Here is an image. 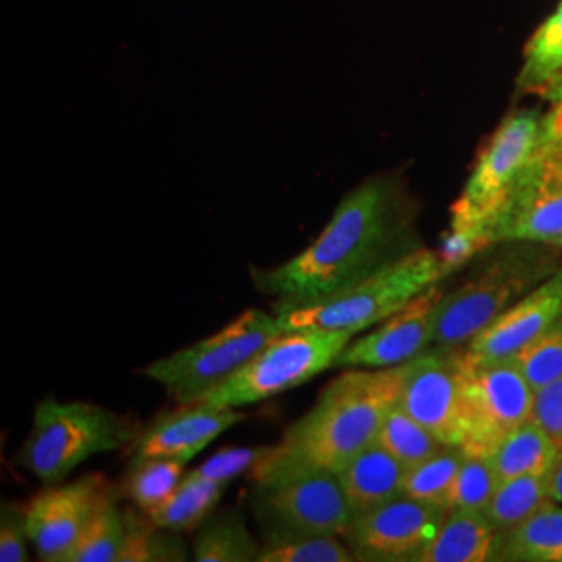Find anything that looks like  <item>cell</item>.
<instances>
[{
    "instance_id": "1",
    "label": "cell",
    "mask_w": 562,
    "mask_h": 562,
    "mask_svg": "<svg viewBox=\"0 0 562 562\" xmlns=\"http://www.w3.org/2000/svg\"><path fill=\"white\" fill-rule=\"evenodd\" d=\"M415 248L396 186L371 178L341 199L322 234L296 257L252 271V278L280 313L325 301Z\"/></svg>"
},
{
    "instance_id": "2",
    "label": "cell",
    "mask_w": 562,
    "mask_h": 562,
    "mask_svg": "<svg viewBox=\"0 0 562 562\" xmlns=\"http://www.w3.org/2000/svg\"><path fill=\"white\" fill-rule=\"evenodd\" d=\"M406 362L383 369H348L319 394L313 408L269 446L250 471L255 483H278L311 471L340 473L378 442L385 417L398 406Z\"/></svg>"
},
{
    "instance_id": "3",
    "label": "cell",
    "mask_w": 562,
    "mask_h": 562,
    "mask_svg": "<svg viewBox=\"0 0 562 562\" xmlns=\"http://www.w3.org/2000/svg\"><path fill=\"white\" fill-rule=\"evenodd\" d=\"M548 248L552 246L538 241H506L503 250L469 280L446 292L436 311L431 346L436 350H459L548 280L561 267Z\"/></svg>"
},
{
    "instance_id": "4",
    "label": "cell",
    "mask_w": 562,
    "mask_h": 562,
    "mask_svg": "<svg viewBox=\"0 0 562 562\" xmlns=\"http://www.w3.org/2000/svg\"><path fill=\"white\" fill-rule=\"evenodd\" d=\"M443 278L440 255L419 246L325 301L280 311L276 315L281 329L325 327L357 336L367 327L380 325L396 315Z\"/></svg>"
},
{
    "instance_id": "5",
    "label": "cell",
    "mask_w": 562,
    "mask_h": 562,
    "mask_svg": "<svg viewBox=\"0 0 562 562\" xmlns=\"http://www.w3.org/2000/svg\"><path fill=\"white\" fill-rule=\"evenodd\" d=\"M136 438V425L92 402H38L18 462L44 485H57L80 464L121 450Z\"/></svg>"
},
{
    "instance_id": "6",
    "label": "cell",
    "mask_w": 562,
    "mask_h": 562,
    "mask_svg": "<svg viewBox=\"0 0 562 562\" xmlns=\"http://www.w3.org/2000/svg\"><path fill=\"white\" fill-rule=\"evenodd\" d=\"M280 334L278 315L248 308L222 331L150 362L142 375L161 383L178 404H194L232 380Z\"/></svg>"
},
{
    "instance_id": "7",
    "label": "cell",
    "mask_w": 562,
    "mask_h": 562,
    "mask_svg": "<svg viewBox=\"0 0 562 562\" xmlns=\"http://www.w3.org/2000/svg\"><path fill=\"white\" fill-rule=\"evenodd\" d=\"M355 334L325 327L281 329L240 371L201 402L220 408H240L269 401L331 369Z\"/></svg>"
},
{
    "instance_id": "8",
    "label": "cell",
    "mask_w": 562,
    "mask_h": 562,
    "mask_svg": "<svg viewBox=\"0 0 562 562\" xmlns=\"http://www.w3.org/2000/svg\"><path fill=\"white\" fill-rule=\"evenodd\" d=\"M546 134V117L538 111L508 115L483 148L461 199L454 202L452 223L480 225L492 238L494 217L503 211L522 171L542 146Z\"/></svg>"
},
{
    "instance_id": "9",
    "label": "cell",
    "mask_w": 562,
    "mask_h": 562,
    "mask_svg": "<svg viewBox=\"0 0 562 562\" xmlns=\"http://www.w3.org/2000/svg\"><path fill=\"white\" fill-rule=\"evenodd\" d=\"M252 513L265 543L304 536H341L355 513L334 471H311L278 483H257Z\"/></svg>"
},
{
    "instance_id": "10",
    "label": "cell",
    "mask_w": 562,
    "mask_h": 562,
    "mask_svg": "<svg viewBox=\"0 0 562 562\" xmlns=\"http://www.w3.org/2000/svg\"><path fill=\"white\" fill-rule=\"evenodd\" d=\"M464 452L487 454L508 431L533 417L536 390L513 359L471 361L462 350Z\"/></svg>"
},
{
    "instance_id": "11",
    "label": "cell",
    "mask_w": 562,
    "mask_h": 562,
    "mask_svg": "<svg viewBox=\"0 0 562 562\" xmlns=\"http://www.w3.org/2000/svg\"><path fill=\"white\" fill-rule=\"evenodd\" d=\"M548 125V123H546ZM494 244L562 238V138L548 127L542 146L522 171L503 211L492 222Z\"/></svg>"
},
{
    "instance_id": "12",
    "label": "cell",
    "mask_w": 562,
    "mask_h": 562,
    "mask_svg": "<svg viewBox=\"0 0 562 562\" xmlns=\"http://www.w3.org/2000/svg\"><path fill=\"white\" fill-rule=\"evenodd\" d=\"M448 508L396 498L352 517L341 538L357 561H413L434 540Z\"/></svg>"
},
{
    "instance_id": "13",
    "label": "cell",
    "mask_w": 562,
    "mask_h": 562,
    "mask_svg": "<svg viewBox=\"0 0 562 562\" xmlns=\"http://www.w3.org/2000/svg\"><path fill=\"white\" fill-rule=\"evenodd\" d=\"M404 413L446 446L464 442L462 352L431 350L406 362L401 401Z\"/></svg>"
},
{
    "instance_id": "14",
    "label": "cell",
    "mask_w": 562,
    "mask_h": 562,
    "mask_svg": "<svg viewBox=\"0 0 562 562\" xmlns=\"http://www.w3.org/2000/svg\"><path fill=\"white\" fill-rule=\"evenodd\" d=\"M111 498H115V487L97 473L59 487L48 485V490L36 494L25 504V515L27 536L36 546L38 559L63 562L86 522Z\"/></svg>"
},
{
    "instance_id": "15",
    "label": "cell",
    "mask_w": 562,
    "mask_h": 562,
    "mask_svg": "<svg viewBox=\"0 0 562 562\" xmlns=\"http://www.w3.org/2000/svg\"><path fill=\"white\" fill-rule=\"evenodd\" d=\"M446 294L434 283L392 315L371 334L350 341L336 361V369H383L413 361L425 355L434 344L436 311Z\"/></svg>"
},
{
    "instance_id": "16",
    "label": "cell",
    "mask_w": 562,
    "mask_h": 562,
    "mask_svg": "<svg viewBox=\"0 0 562 562\" xmlns=\"http://www.w3.org/2000/svg\"><path fill=\"white\" fill-rule=\"evenodd\" d=\"M562 317V265L538 288L506 308L477 338L464 346L471 361H498L515 357L527 341L538 338Z\"/></svg>"
},
{
    "instance_id": "17",
    "label": "cell",
    "mask_w": 562,
    "mask_h": 562,
    "mask_svg": "<svg viewBox=\"0 0 562 562\" xmlns=\"http://www.w3.org/2000/svg\"><path fill=\"white\" fill-rule=\"evenodd\" d=\"M244 419L238 408H220L204 402L181 404L178 411L157 417L136 438V454L192 461L223 431Z\"/></svg>"
},
{
    "instance_id": "18",
    "label": "cell",
    "mask_w": 562,
    "mask_h": 562,
    "mask_svg": "<svg viewBox=\"0 0 562 562\" xmlns=\"http://www.w3.org/2000/svg\"><path fill=\"white\" fill-rule=\"evenodd\" d=\"M504 536L483 510H450L413 562L503 561Z\"/></svg>"
},
{
    "instance_id": "19",
    "label": "cell",
    "mask_w": 562,
    "mask_h": 562,
    "mask_svg": "<svg viewBox=\"0 0 562 562\" xmlns=\"http://www.w3.org/2000/svg\"><path fill=\"white\" fill-rule=\"evenodd\" d=\"M406 469L380 443H371L338 473L352 513L359 515L402 496Z\"/></svg>"
},
{
    "instance_id": "20",
    "label": "cell",
    "mask_w": 562,
    "mask_h": 562,
    "mask_svg": "<svg viewBox=\"0 0 562 562\" xmlns=\"http://www.w3.org/2000/svg\"><path fill=\"white\" fill-rule=\"evenodd\" d=\"M557 454L559 443L533 419L508 431L487 452L501 483L525 475H546Z\"/></svg>"
},
{
    "instance_id": "21",
    "label": "cell",
    "mask_w": 562,
    "mask_h": 562,
    "mask_svg": "<svg viewBox=\"0 0 562 562\" xmlns=\"http://www.w3.org/2000/svg\"><path fill=\"white\" fill-rule=\"evenodd\" d=\"M223 490V483L213 482L194 469L183 475L173 494L155 510L146 513V517L157 527L176 533L196 529L209 519L213 508L222 501Z\"/></svg>"
},
{
    "instance_id": "22",
    "label": "cell",
    "mask_w": 562,
    "mask_h": 562,
    "mask_svg": "<svg viewBox=\"0 0 562 562\" xmlns=\"http://www.w3.org/2000/svg\"><path fill=\"white\" fill-rule=\"evenodd\" d=\"M192 554L196 562H252L259 561L261 546L240 513L227 510L202 522Z\"/></svg>"
},
{
    "instance_id": "23",
    "label": "cell",
    "mask_w": 562,
    "mask_h": 562,
    "mask_svg": "<svg viewBox=\"0 0 562 562\" xmlns=\"http://www.w3.org/2000/svg\"><path fill=\"white\" fill-rule=\"evenodd\" d=\"M503 561L562 562V508L548 501L504 538Z\"/></svg>"
},
{
    "instance_id": "24",
    "label": "cell",
    "mask_w": 562,
    "mask_h": 562,
    "mask_svg": "<svg viewBox=\"0 0 562 562\" xmlns=\"http://www.w3.org/2000/svg\"><path fill=\"white\" fill-rule=\"evenodd\" d=\"M125 538V513L120 510L115 498H111L86 522L80 538L65 554L63 562H121Z\"/></svg>"
},
{
    "instance_id": "25",
    "label": "cell",
    "mask_w": 562,
    "mask_h": 562,
    "mask_svg": "<svg viewBox=\"0 0 562 562\" xmlns=\"http://www.w3.org/2000/svg\"><path fill=\"white\" fill-rule=\"evenodd\" d=\"M186 461L136 454L127 467L123 492L140 510L150 513L165 503L183 477Z\"/></svg>"
},
{
    "instance_id": "26",
    "label": "cell",
    "mask_w": 562,
    "mask_h": 562,
    "mask_svg": "<svg viewBox=\"0 0 562 562\" xmlns=\"http://www.w3.org/2000/svg\"><path fill=\"white\" fill-rule=\"evenodd\" d=\"M548 501L550 496L546 487V475H525L501 483L483 513L506 538L513 529L536 515Z\"/></svg>"
},
{
    "instance_id": "27",
    "label": "cell",
    "mask_w": 562,
    "mask_h": 562,
    "mask_svg": "<svg viewBox=\"0 0 562 562\" xmlns=\"http://www.w3.org/2000/svg\"><path fill=\"white\" fill-rule=\"evenodd\" d=\"M464 454L467 452L462 446H443L427 461L406 469L402 480V496L446 508L450 487L461 469Z\"/></svg>"
},
{
    "instance_id": "28",
    "label": "cell",
    "mask_w": 562,
    "mask_h": 562,
    "mask_svg": "<svg viewBox=\"0 0 562 562\" xmlns=\"http://www.w3.org/2000/svg\"><path fill=\"white\" fill-rule=\"evenodd\" d=\"M562 71V2L559 9L543 21L542 27L525 46L519 86L522 90L543 92L546 86Z\"/></svg>"
},
{
    "instance_id": "29",
    "label": "cell",
    "mask_w": 562,
    "mask_h": 562,
    "mask_svg": "<svg viewBox=\"0 0 562 562\" xmlns=\"http://www.w3.org/2000/svg\"><path fill=\"white\" fill-rule=\"evenodd\" d=\"M378 443L385 448L404 469H413L427 461L446 443L440 442L422 423L415 422L401 406H396L383 422Z\"/></svg>"
},
{
    "instance_id": "30",
    "label": "cell",
    "mask_w": 562,
    "mask_h": 562,
    "mask_svg": "<svg viewBox=\"0 0 562 562\" xmlns=\"http://www.w3.org/2000/svg\"><path fill=\"white\" fill-rule=\"evenodd\" d=\"M501 485L494 464L487 454L467 452L461 469L450 487L448 510H483Z\"/></svg>"
},
{
    "instance_id": "31",
    "label": "cell",
    "mask_w": 562,
    "mask_h": 562,
    "mask_svg": "<svg viewBox=\"0 0 562 562\" xmlns=\"http://www.w3.org/2000/svg\"><path fill=\"white\" fill-rule=\"evenodd\" d=\"M510 359L536 392L562 380V317Z\"/></svg>"
},
{
    "instance_id": "32",
    "label": "cell",
    "mask_w": 562,
    "mask_h": 562,
    "mask_svg": "<svg viewBox=\"0 0 562 562\" xmlns=\"http://www.w3.org/2000/svg\"><path fill=\"white\" fill-rule=\"evenodd\" d=\"M127 538L121 562L186 561V548L176 531L161 529L146 517L142 521L132 513H125Z\"/></svg>"
},
{
    "instance_id": "33",
    "label": "cell",
    "mask_w": 562,
    "mask_h": 562,
    "mask_svg": "<svg viewBox=\"0 0 562 562\" xmlns=\"http://www.w3.org/2000/svg\"><path fill=\"white\" fill-rule=\"evenodd\" d=\"M357 561L348 543L338 536H304L285 542L262 543L257 562H352Z\"/></svg>"
},
{
    "instance_id": "34",
    "label": "cell",
    "mask_w": 562,
    "mask_h": 562,
    "mask_svg": "<svg viewBox=\"0 0 562 562\" xmlns=\"http://www.w3.org/2000/svg\"><path fill=\"white\" fill-rule=\"evenodd\" d=\"M267 448L269 446H261V448H250V446L225 448V450H220L215 457H211L209 461L202 462L196 471L204 477L213 480V482L227 485L241 473L252 471L257 467V462L265 457Z\"/></svg>"
},
{
    "instance_id": "35",
    "label": "cell",
    "mask_w": 562,
    "mask_h": 562,
    "mask_svg": "<svg viewBox=\"0 0 562 562\" xmlns=\"http://www.w3.org/2000/svg\"><path fill=\"white\" fill-rule=\"evenodd\" d=\"M27 515L25 506L2 503L0 508V561L25 562L27 557Z\"/></svg>"
},
{
    "instance_id": "36",
    "label": "cell",
    "mask_w": 562,
    "mask_h": 562,
    "mask_svg": "<svg viewBox=\"0 0 562 562\" xmlns=\"http://www.w3.org/2000/svg\"><path fill=\"white\" fill-rule=\"evenodd\" d=\"M531 419L542 425L550 438L562 446V380L536 392Z\"/></svg>"
},
{
    "instance_id": "37",
    "label": "cell",
    "mask_w": 562,
    "mask_h": 562,
    "mask_svg": "<svg viewBox=\"0 0 562 562\" xmlns=\"http://www.w3.org/2000/svg\"><path fill=\"white\" fill-rule=\"evenodd\" d=\"M546 487L550 501L562 504V446H559V454L552 462L550 471L546 473Z\"/></svg>"
},
{
    "instance_id": "38",
    "label": "cell",
    "mask_w": 562,
    "mask_h": 562,
    "mask_svg": "<svg viewBox=\"0 0 562 562\" xmlns=\"http://www.w3.org/2000/svg\"><path fill=\"white\" fill-rule=\"evenodd\" d=\"M542 94L548 101L554 102V104L562 102V71L554 80L546 86V90H543Z\"/></svg>"
},
{
    "instance_id": "39",
    "label": "cell",
    "mask_w": 562,
    "mask_h": 562,
    "mask_svg": "<svg viewBox=\"0 0 562 562\" xmlns=\"http://www.w3.org/2000/svg\"><path fill=\"white\" fill-rule=\"evenodd\" d=\"M546 123L554 136L562 138V102L557 104V109L550 115H546Z\"/></svg>"
},
{
    "instance_id": "40",
    "label": "cell",
    "mask_w": 562,
    "mask_h": 562,
    "mask_svg": "<svg viewBox=\"0 0 562 562\" xmlns=\"http://www.w3.org/2000/svg\"><path fill=\"white\" fill-rule=\"evenodd\" d=\"M554 248H559V250H562V238L561 240L557 241V246Z\"/></svg>"
}]
</instances>
